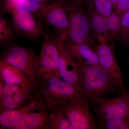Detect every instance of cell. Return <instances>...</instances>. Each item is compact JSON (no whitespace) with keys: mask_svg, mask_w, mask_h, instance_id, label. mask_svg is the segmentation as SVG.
I'll use <instances>...</instances> for the list:
<instances>
[{"mask_svg":"<svg viewBox=\"0 0 129 129\" xmlns=\"http://www.w3.org/2000/svg\"><path fill=\"white\" fill-rule=\"evenodd\" d=\"M47 129H73L62 106H55L50 109Z\"/></svg>","mask_w":129,"mask_h":129,"instance_id":"obj_18","label":"cell"},{"mask_svg":"<svg viewBox=\"0 0 129 129\" xmlns=\"http://www.w3.org/2000/svg\"><path fill=\"white\" fill-rule=\"evenodd\" d=\"M86 11L91 34L97 38L99 42L107 41V29L106 19L102 17L95 9L89 6Z\"/></svg>","mask_w":129,"mask_h":129,"instance_id":"obj_17","label":"cell"},{"mask_svg":"<svg viewBox=\"0 0 129 129\" xmlns=\"http://www.w3.org/2000/svg\"><path fill=\"white\" fill-rule=\"evenodd\" d=\"M44 6V5L39 3L30 0H23L17 3L12 8L9 9V12H14L22 14H35L39 16Z\"/></svg>","mask_w":129,"mask_h":129,"instance_id":"obj_20","label":"cell"},{"mask_svg":"<svg viewBox=\"0 0 129 129\" xmlns=\"http://www.w3.org/2000/svg\"><path fill=\"white\" fill-rule=\"evenodd\" d=\"M50 109L40 103L36 110L24 115L13 129H47Z\"/></svg>","mask_w":129,"mask_h":129,"instance_id":"obj_13","label":"cell"},{"mask_svg":"<svg viewBox=\"0 0 129 129\" xmlns=\"http://www.w3.org/2000/svg\"><path fill=\"white\" fill-rule=\"evenodd\" d=\"M108 42L116 41L120 29L121 17L114 11L110 17L106 19Z\"/></svg>","mask_w":129,"mask_h":129,"instance_id":"obj_21","label":"cell"},{"mask_svg":"<svg viewBox=\"0 0 129 129\" xmlns=\"http://www.w3.org/2000/svg\"><path fill=\"white\" fill-rule=\"evenodd\" d=\"M69 22L68 36L64 42L73 44L86 43L92 46L91 33L86 11L80 3L65 4Z\"/></svg>","mask_w":129,"mask_h":129,"instance_id":"obj_5","label":"cell"},{"mask_svg":"<svg viewBox=\"0 0 129 129\" xmlns=\"http://www.w3.org/2000/svg\"><path fill=\"white\" fill-rule=\"evenodd\" d=\"M109 1L112 3L113 6L114 8L117 3L118 1L119 0H109Z\"/></svg>","mask_w":129,"mask_h":129,"instance_id":"obj_26","label":"cell"},{"mask_svg":"<svg viewBox=\"0 0 129 129\" xmlns=\"http://www.w3.org/2000/svg\"><path fill=\"white\" fill-rule=\"evenodd\" d=\"M35 97L50 109L85 96L73 85L56 76H38L34 84Z\"/></svg>","mask_w":129,"mask_h":129,"instance_id":"obj_2","label":"cell"},{"mask_svg":"<svg viewBox=\"0 0 129 129\" xmlns=\"http://www.w3.org/2000/svg\"><path fill=\"white\" fill-rule=\"evenodd\" d=\"M56 42L59 53V76L63 80L73 85L81 93L80 77L77 59L68 50L64 40L57 34Z\"/></svg>","mask_w":129,"mask_h":129,"instance_id":"obj_9","label":"cell"},{"mask_svg":"<svg viewBox=\"0 0 129 129\" xmlns=\"http://www.w3.org/2000/svg\"><path fill=\"white\" fill-rule=\"evenodd\" d=\"M30 1L35 2L39 3H40L42 2L44 0H30Z\"/></svg>","mask_w":129,"mask_h":129,"instance_id":"obj_27","label":"cell"},{"mask_svg":"<svg viewBox=\"0 0 129 129\" xmlns=\"http://www.w3.org/2000/svg\"><path fill=\"white\" fill-rule=\"evenodd\" d=\"M129 129V120L114 119L98 123L97 129Z\"/></svg>","mask_w":129,"mask_h":129,"instance_id":"obj_23","label":"cell"},{"mask_svg":"<svg viewBox=\"0 0 129 129\" xmlns=\"http://www.w3.org/2000/svg\"><path fill=\"white\" fill-rule=\"evenodd\" d=\"M0 80L4 84L30 87L34 82L20 70L0 60Z\"/></svg>","mask_w":129,"mask_h":129,"instance_id":"obj_14","label":"cell"},{"mask_svg":"<svg viewBox=\"0 0 129 129\" xmlns=\"http://www.w3.org/2000/svg\"><path fill=\"white\" fill-rule=\"evenodd\" d=\"M64 42L70 53L77 60L87 64L99 65L96 52L90 44Z\"/></svg>","mask_w":129,"mask_h":129,"instance_id":"obj_16","label":"cell"},{"mask_svg":"<svg viewBox=\"0 0 129 129\" xmlns=\"http://www.w3.org/2000/svg\"><path fill=\"white\" fill-rule=\"evenodd\" d=\"M15 31L13 23L7 18L1 16L0 18V44L1 46H9L14 44Z\"/></svg>","mask_w":129,"mask_h":129,"instance_id":"obj_19","label":"cell"},{"mask_svg":"<svg viewBox=\"0 0 129 129\" xmlns=\"http://www.w3.org/2000/svg\"><path fill=\"white\" fill-rule=\"evenodd\" d=\"M77 60L81 93L91 102L124 92L119 89L110 74L100 65L87 64Z\"/></svg>","mask_w":129,"mask_h":129,"instance_id":"obj_1","label":"cell"},{"mask_svg":"<svg viewBox=\"0 0 129 129\" xmlns=\"http://www.w3.org/2000/svg\"><path fill=\"white\" fill-rule=\"evenodd\" d=\"M114 8V11L121 17L129 11V0H119Z\"/></svg>","mask_w":129,"mask_h":129,"instance_id":"obj_25","label":"cell"},{"mask_svg":"<svg viewBox=\"0 0 129 129\" xmlns=\"http://www.w3.org/2000/svg\"><path fill=\"white\" fill-rule=\"evenodd\" d=\"M99 64L112 77L122 92L125 91L123 76L118 63L113 45L108 42L102 41L95 47Z\"/></svg>","mask_w":129,"mask_h":129,"instance_id":"obj_11","label":"cell"},{"mask_svg":"<svg viewBox=\"0 0 129 129\" xmlns=\"http://www.w3.org/2000/svg\"><path fill=\"white\" fill-rule=\"evenodd\" d=\"M40 103V99L35 97L32 101L23 107L7 110L0 114L1 129H13L24 115L36 110Z\"/></svg>","mask_w":129,"mask_h":129,"instance_id":"obj_15","label":"cell"},{"mask_svg":"<svg viewBox=\"0 0 129 129\" xmlns=\"http://www.w3.org/2000/svg\"><path fill=\"white\" fill-rule=\"evenodd\" d=\"M90 101L84 96L70 100L62 106L73 129H97V121L91 111Z\"/></svg>","mask_w":129,"mask_h":129,"instance_id":"obj_6","label":"cell"},{"mask_svg":"<svg viewBox=\"0 0 129 129\" xmlns=\"http://www.w3.org/2000/svg\"><path fill=\"white\" fill-rule=\"evenodd\" d=\"M35 98L34 86L23 87L4 84L0 80V114L23 107Z\"/></svg>","mask_w":129,"mask_h":129,"instance_id":"obj_8","label":"cell"},{"mask_svg":"<svg viewBox=\"0 0 129 129\" xmlns=\"http://www.w3.org/2000/svg\"><path fill=\"white\" fill-rule=\"evenodd\" d=\"M15 33L28 40L36 41L44 35L47 27L43 21L38 19L35 14H22L11 12Z\"/></svg>","mask_w":129,"mask_h":129,"instance_id":"obj_12","label":"cell"},{"mask_svg":"<svg viewBox=\"0 0 129 129\" xmlns=\"http://www.w3.org/2000/svg\"><path fill=\"white\" fill-rule=\"evenodd\" d=\"M116 41L129 48V11L121 16V26Z\"/></svg>","mask_w":129,"mask_h":129,"instance_id":"obj_22","label":"cell"},{"mask_svg":"<svg viewBox=\"0 0 129 129\" xmlns=\"http://www.w3.org/2000/svg\"><path fill=\"white\" fill-rule=\"evenodd\" d=\"M92 102L97 123L114 119L129 120V93L125 91L114 98H102Z\"/></svg>","mask_w":129,"mask_h":129,"instance_id":"obj_4","label":"cell"},{"mask_svg":"<svg viewBox=\"0 0 129 129\" xmlns=\"http://www.w3.org/2000/svg\"><path fill=\"white\" fill-rule=\"evenodd\" d=\"M1 60L20 70L34 83L37 77L39 56L33 48L12 44L3 51Z\"/></svg>","mask_w":129,"mask_h":129,"instance_id":"obj_3","label":"cell"},{"mask_svg":"<svg viewBox=\"0 0 129 129\" xmlns=\"http://www.w3.org/2000/svg\"><path fill=\"white\" fill-rule=\"evenodd\" d=\"M44 36L39 56L37 77H60L58 72L59 53L57 44L56 34H53L47 28Z\"/></svg>","mask_w":129,"mask_h":129,"instance_id":"obj_7","label":"cell"},{"mask_svg":"<svg viewBox=\"0 0 129 129\" xmlns=\"http://www.w3.org/2000/svg\"><path fill=\"white\" fill-rule=\"evenodd\" d=\"M94 7L98 12L106 19L112 14L113 6L109 0H94Z\"/></svg>","mask_w":129,"mask_h":129,"instance_id":"obj_24","label":"cell"},{"mask_svg":"<svg viewBox=\"0 0 129 129\" xmlns=\"http://www.w3.org/2000/svg\"><path fill=\"white\" fill-rule=\"evenodd\" d=\"M40 16L44 22L52 28L56 34L63 40L67 39L70 25L65 4L56 3L51 5H44Z\"/></svg>","mask_w":129,"mask_h":129,"instance_id":"obj_10","label":"cell"},{"mask_svg":"<svg viewBox=\"0 0 129 129\" xmlns=\"http://www.w3.org/2000/svg\"><path fill=\"white\" fill-rule=\"evenodd\" d=\"M15 1H16V2H19L21 1H23V0H14Z\"/></svg>","mask_w":129,"mask_h":129,"instance_id":"obj_28","label":"cell"},{"mask_svg":"<svg viewBox=\"0 0 129 129\" xmlns=\"http://www.w3.org/2000/svg\"></svg>","mask_w":129,"mask_h":129,"instance_id":"obj_29","label":"cell"}]
</instances>
